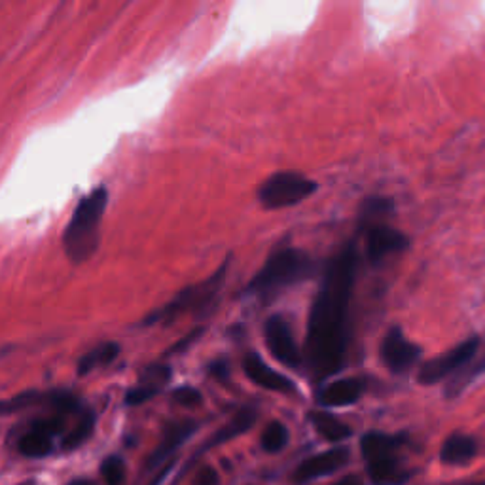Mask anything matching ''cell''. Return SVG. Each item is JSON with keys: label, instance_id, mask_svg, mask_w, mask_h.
<instances>
[{"label": "cell", "instance_id": "4316f807", "mask_svg": "<svg viewBox=\"0 0 485 485\" xmlns=\"http://www.w3.org/2000/svg\"><path fill=\"white\" fill-rule=\"evenodd\" d=\"M219 472L212 467H205L196 476V485H219Z\"/></svg>", "mask_w": 485, "mask_h": 485}, {"label": "cell", "instance_id": "52a82bcc", "mask_svg": "<svg viewBox=\"0 0 485 485\" xmlns=\"http://www.w3.org/2000/svg\"><path fill=\"white\" fill-rule=\"evenodd\" d=\"M379 355L383 364L389 368L393 374H406L421 360L423 349L417 343L407 340L400 326H393L381 341Z\"/></svg>", "mask_w": 485, "mask_h": 485}, {"label": "cell", "instance_id": "e0dca14e", "mask_svg": "<svg viewBox=\"0 0 485 485\" xmlns=\"http://www.w3.org/2000/svg\"><path fill=\"white\" fill-rule=\"evenodd\" d=\"M256 421V412L252 410V407H243L241 412H238L234 417H231L220 431H217V434L210 438V442L205 445V448H215L219 443H224L228 440H234L236 436H241L243 433H247L252 424Z\"/></svg>", "mask_w": 485, "mask_h": 485}, {"label": "cell", "instance_id": "9c48e42d", "mask_svg": "<svg viewBox=\"0 0 485 485\" xmlns=\"http://www.w3.org/2000/svg\"><path fill=\"white\" fill-rule=\"evenodd\" d=\"M410 247V238L387 224L366 229V256L372 264H381L387 256L398 255Z\"/></svg>", "mask_w": 485, "mask_h": 485}, {"label": "cell", "instance_id": "6da1fadb", "mask_svg": "<svg viewBox=\"0 0 485 485\" xmlns=\"http://www.w3.org/2000/svg\"><path fill=\"white\" fill-rule=\"evenodd\" d=\"M357 248L345 245L328 260L307 321L305 362L315 381L343 370L349 347V307L357 279Z\"/></svg>", "mask_w": 485, "mask_h": 485}, {"label": "cell", "instance_id": "f546056e", "mask_svg": "<svg viewBox=\"0 0 485 485\" xmlns=\"http://www.w3.org/2000/svg\"><path fill=\"white\" fill-rule=\"evenodd\" d=\"M334 485H362V481H360L357 476H347V478L340 480V481L334 483Z\"/></svg>", "mask_w": 485, "mask_h": 485}, {"label": "cell", "instance_id": "7402d4cb", "mask_svg": "<svg viewBox=\"0 0 485 485\" xmlns=\"http://www.w3.org/2000/svg\"><path fill=\"white\" fill-rule=\"evenodd\" d=\"M262 450L267 453H277L288 443V429L281 421H271L262 433Z\"/></svg>", "mask_w": 485, "mask_h": 485}, {"label": "cell", "instance_id": "ba28073f", "mask_svg": "<svg viewBox=\"0 0 485 485\" xmlns=\"http://www.w3.org/2000/svg\"><path fill=\"white\" fill-rule=\"evenodd\" d=\"M264 338L269 353L288 368H300L303 362L300 347L294 340L293 330L281 315L269 317L264 326Z\"/></svg>", "mask_w": 485, "mask_h": 485}, {"label": "cell", "instance_id": "44dd1931", "mask_svg": "<svg viewBox=\"0 0 485 485\" xmlns=\"http://www.w3.org/2000/svg\"><path fill=\"white\" fill-rule=\"evenodd\" d=\"M483 374H485V349L474 357V360L467 368H464L462 372H459L457 376H453L448 381V387H445V396L448 398L459 396L464 389H467V387H471V383H474Z\"/></svg>", "mask_w": 485, "mask_h": 485}, {"label": "cell", "instance_id": "83f0119b", "mask_svg": "<svg viewBox=\"0 0 485 485\" xmlns=\"http://www.w3.org/2000/svg\"><path fill=\"white\" fill-rule=\"evenodd\" d=\"M200 334H201V328L193 330V332H191L190 336H186V338L181 340L177 345H173V347H171V353H181V351H184L186 347H190L193 341H196V340L200 338Z\"/></svg>", "mask_w": 485, "mask_h": 485}, {"label": "cell", "instance_id": "ac0fdd59", "mask_svg": "<svg viewBox=\"0 0 485 485\" xmlns=\"http://www.w3.org/2000/svg\"><path fill=\"white\" fill-rule=\"evenodd\" d=\"M309 421L315 426V431L328 442H341L353 434L351 426L334 417L332 414L326 412H312L309 414Z\"/></svg>", "mask_w": 485, "mask_h": 485}, {"label": "cell", "instance_id": "603a6c76", "mask_svg": "<svg viewBox=\"0 0 485 485\" xmlns=\"http://www.w3.org/2000/svg\"><path fill=\"white\" fill-rule=\"evenodd\" d=\"M93 426H95L93 414L91 412L84 414L80 421L72 426L70 433L63 438V450H76L79 445H82L91 436Z\"/></svg>", "mask_w": 485, "mask_h": 485}, {"label": "cell", "instance_id": "5bb4252c", "mask_svg": "<svg viewBox=\"0 0 485 485\" xmlns=\"http://www.w3.org/2000/svg\"><path fill=\"white\" fill-rule=\"evenodd\" d=\"M402 438L391 436L385 433H368L360 440V450L366 459V462H374V461H383L389 457H398Z\"/></svg>", "mask_w": 485, "mask_h": 485}, {"label": "cell", "instance_id": "8fae6325", "mask_svg": "<svg viewBox=\"0 0 485 485\" xmlns=\"http://www.w3.org/2000/svg\"><path fill=\"white\" fill-rule=\"evenodd\" d=\"M349 450L347 448H332L328 452H322L319 455H313L305 459L294 472V480L298 483L312 481L321 476L334 474L336 471L343 469L349 461Z\"/></svg>", "mask_w": 485, "mask_h": 485}, {"label": "cell", "instance_id": "3957f363", "mask_svg": "<svg viewBox=\"0 0 485 485\" xmlns=\"http://www.w3.org/2000/svg\"><path fill=\"white\" fill-rule=\"evenodd\" d=\"M107 205L108 191L105 186L95 188L76 205L63 234V247L72 262H84L97 250Z\"/></svg>", "mask_w": 485, "mask_h": 485}, {"label": "cell", "instance_id": "9a60e30c", "mask_svg": "<svg viewBox=\"0 0 485 485\" xmlns=\"http://www.w3.org/2000/svg\"><path fill=\"white\" fill-rule=\"evenodd\" d=\"M476 452H478V443L472 436L452 434L442 445L440 459L445 464H464V462H469L471 459H474Z\"/></svg>", "mask_w": 485, "mask_h": 485}, {"label": "cell", "instance_id": "cb8c5ba5", "mask_svg": "<svg viewBox=\"0 0 485 485\" xmlns=\"http://www.w3.org/2000/svg\"><path fill=\"white\" fill-rule=\"evenodd\" d=\"M101 474L107 485H124L126 481V464L120 457H108L101 464Z\"/></svg>", "mask_w": 485, "mask_h": 485}, {"label": "cell", "instance_id": "7c38bea8", "mask_svg": "<svg viewBox=\"0 0 485 485\" xmlns=\"http://www.w3.org/2000/svg\"><path fill=\"white\" fill-rule=\"evenodd\" d=\"M362 393H364V383L355 378H347L322 387L317 400L324 407H341L359 402Z\"/></svg>", "mask_w": 485, "mask_h": 485}, {"label": "cell", "instance_id": "5b68a950", "mask_svg": "<svg viewBox=\"0 0 485 485\" xmlns=\"http://www.w3.org/2000/svg\"><path fill=\"white\" fill-rule=\"evenodd\" d=\"M319 190V184L313 179H307L305 174L296 171H281L271 174L258 188L260 203L269 209H286L294 207L307 198H312Z\"/></svg>", "mask_w": 485, "mask_h": 485}, {"label": "cell", "instance_id": "4dcf8cb0", "mask_svg": "<svg viewBox=\"0 0 485 485\" xmlns=\"http://www.w3.org/2000/svg\"><path fill=\"white\" fill-rule=\"evenodd\" d=\"M169 471H171V464H167V467L160 472V476H158L156 480H152V481H150V485H160V483L163 481V478L169 474Z\"/></svg>", "mask_w": 485, "mask_h": 485}, {"label": "cell", "instance_id": "4fadbf2b", "mask_svg": "<svg viewBox=\"0 0 485 485\" xmlns=\"http://www.w3.org/2000/svg\"><path fill=\"white\" fill-rule=\"evenodd\" d=\"M196 423L191 421H182V423H173L169 424L165 433H163V438L158 445V450L154 452L148 459V469H156L158 464H162L167 457H171L174 452H177L181 445L193 434V431H196Z\"/></svg>", "mask_w": 485, "mask_h": 485}, {"label": "cell", "instance_id": "ffe728a7", "mask_svg": "<svg viewBox=\"0 0 485 485\" xmlns=\"http://www.w3.org/2000/svg\"><path fill=\"white\" fill-rule=\"evenodd\" d=\"M120 355V345L114 341H107L93 347L80 360H79V376H88L89 372L103 368L110 362H114Z\"/></svg>", "mask_w": 485, "mask_h": 485}, {"label": "cell", "instance_id": "277c9868", "mask_svg": "<svg viewBox=\"0 0 485 485\" xmlns=\"http://www.w3.org/2000/svg\"><path fill=\"white\" fill-rule=\"evenodd\" d=\"M229 258L224 260V264L212 274L209 279L198 283V284H190L182 288L181 293L169 300L163 307L152 312L143 319V326H152V324H167L173 322L182 313H203L212 305V302L217 300L219 293L222 290V284L228 275V267H229Z\"/></svg>", "mask_w": 485, "mask_h": 485}, {"label": "cell", "instance_id": "30bf717a", "mask_svg": "<svg viewBox=\"0 0 485 485\" xmlns=\"http://www.w3.org/2000/svg\"><path fill=\"white\" fill-rule=\"evenodd\" d=\"M243 370L247 378L256 383L262 389L275 391V393H294V383L290 381L286 376L279 374L274 368L267 366L260 355L256 353H247L243 359Z\"/></svg>", "mask_w": 485, "mask_h": 485}, {"label": "cell", "instance_id": "d4e9b609", "mask_svg": "<svg viewBox=\"0 0 485 485\" xmlns=\"http://www.w3.org/2000/svg\"><path fill=\"white\" fill-rule=\"evenodd\" d=\"M173 400L184 407H196L203 402V396L198 389H193V387H181V389L173 393Z\"/></svg>", "mask_w": 485, "mask_h": 485}, {"label": "cell", "instance_id": "f1b7e54d", "mask_svg": "<svg viewBox=\"0 0 485 485\" xmlns=\"http://www.w3.org/2000/svg\"><path fill=\"white\" fill-rule=\"evenodd\" d=\"M210 374L217 379H226L228 378V366L224 362H215L210 366Z\"/></svg>", "mask_w": 485, "mask_h": 485}, {"label": "cell", "instance_id": "484cf974", "mask_svg": "<svg viewBox=\"0 0 485 485\" xmlns=\"http://www.w3.org/2000/svg\"><path fill=\"white\" fill-rule=\"evenodd\" d=\"M158 393H160L158 389H152V387H146V385H141V383H139L137 387H135V389H131V391L127 393L126 402H127L129 406H139V404H143V402L154 398Z\"/></svg>", "mask_w": 485, "mask_h": 485}, {"label": "cell", "instance_id": "2e32d148", "mask_svg": "<svg viewBox=\"0 0 485 485\" xmlns=\"http://www.w3.org/2000/svg\"><path fill=\"white\" fill-rule=\"evenodd\" d=\"M393 210H395V201L389 198H381V196L366 198L359 209V224L364 229H370L374 226L383 224L385 219H389L393 215Z\"/></svg>", "mask_w": 485, "mask_h": 485}, {"label": "cell", "instance_id": "8992f818", "mask_svg": "<svg viewBox=\"0 0 485 485\" xmlns=\"http://www.w3.org/2000/svg\"><path fill=\"white\" fill-rule=\"evenodd\" d=\"M481 349V338L471 336L431 360H426L417 374L421 385H436L443 379L453 378L467 368Z\"/></svg>", "mask_w": 485, "mask_h": 485}, {"label": "cell", "instance_id": "7a4b0ae2", "mask_svg": "<svg viewBox=\"0 0 485 485\" xmlns=\"http://www.w3.org/2000/svg\"><path fill=\"white\" fill-rule=\"evenodd\" d=\"M317 271V264L307 252L283 247L271 255L258 274L247 284V293L260 300H271L279 296L288 286L312 279Z\"/></svg>", "mask_w": 485, "mask_h": 485}, {"label": "cell", "instance_id": "1f68e13d", "mask_svg": "<svg viewBox=\"0 0 485 485\" xmlns=\"http://www.w3.org/2000/svg\"><path fill=\"white\" fill-rule=\"evenodd\" d=\"M69 485H91L89 481H84V480H74L72 483H69Z\"/></svg>", "mask_w": 485, "mask_h": 485}, {"label": "cell", "instance_id": "d6986e66", "mask_svg": "<svg viewBox=\"0 0 485 485\" xmlns=\"http://www.w3.org/2000/svg\"><path fill=\"white\" fill-rule=\"evenodd\" d=\"M51 450H53V436L34 423L29 429V433L23 434V438L19 440V452L31 459L46 457L48 453H51Z\"/></svg>", "mask_w": 485, "mask_h": 485}]
</instances>
